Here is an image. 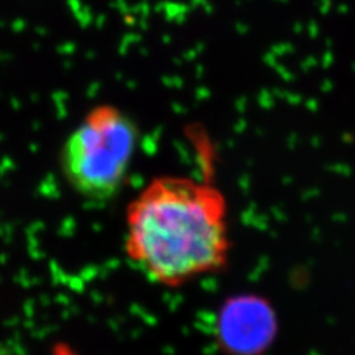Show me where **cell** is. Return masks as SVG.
I'll return each instance as SVG.
<instances>
[{
  "label": "cell",
  "mask_w": 355,
  "mask_h": 355,
  "mask_svg": "<svg viewBox=\"0 0 355 355\" xmlns=\"http://www.w3.org/2000/svg\"><path fill=\"white\" fill-rule=\"evenodd\" d=\"M125 252L133 268L163 287L224 270L231 252L225 196L194 178H154L128 206Z\"/></svg>",
  "instance_id": "1"
},
{
  "label": "cell",
  "mask_w": 355,
  "mask_h": 355,
  "mask_svg": "<svg viewBox=\"0 0 355 355\" xmlns=\"http://www.w3.org/2000/svg\"><path fill=\"white\" fill-rule=\"evenodd\" d=\"M138 128L116 105H95L60 151V169L71 190L86 200L105 202L123 188L138 147Z\"/></svg>",
  "instance_id": "2"
}]
</instances>
